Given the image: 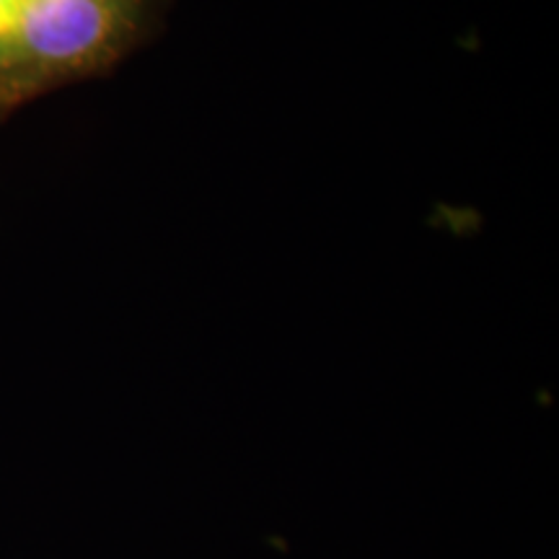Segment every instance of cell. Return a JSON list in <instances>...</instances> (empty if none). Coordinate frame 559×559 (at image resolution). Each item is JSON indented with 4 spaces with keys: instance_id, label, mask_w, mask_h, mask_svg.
I'll use <instances>...</instances> for the list:
<instances>
[{
    "instance_id": "obj_1",
    "label": "cell",
    "mask_w": 559,
    "mask_h": 559,
    "mask_svg": "<svg viewBox=\"0 0 559 559\" xmlns=\"http://www.w3.org/2000/svg\"><path fill=\"white\" fill-rule=\"evenodd\" d=\"M140 0H21L0 39V115L107 68L135 34Z\"/></svg>"
},
{
    "instance_id": "obj_2",
    "label": "cell",
    "mask_w": 559,
    "mask_h": 559,
    "mask_svg": "<svg viewBox=\"0 0 559 559\" xmlns=\"http://www.w3.org/2000/svg\"><path fill=\"white\" fill-rule=\"evenodd\" d=\"M21 0H0V39L9 34L13 26V19H16Z\"/></svg>"
}]
</instances>
